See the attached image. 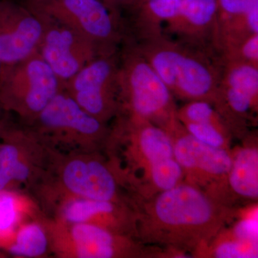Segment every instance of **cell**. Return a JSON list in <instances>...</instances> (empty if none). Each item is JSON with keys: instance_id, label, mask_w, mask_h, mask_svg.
Instances as JSON below:
<instances>
[{"instance_id": "1", "label": "cell", "mask_w": 258, "mask_h": 258, "mask_svg": "<svg viewBox=\"0 0 258 258\" xmlns=\"http://www.w3.org/2000/svg\"><path fill=\"white\" fill-rule=\"evenodd\" d=\"M173 96L205 101L219 98L222 64L219 56L176 41L161 33L128 38Z\"/></svg>"}, {"instance_id": "2", "label": "cell", "mask_w": 258, "mask_h": 258, "mask_svg": "<svg viewBox=\"0 0 258 258\" xmlns=\"http://www.w3.org/2000/svg\"><path fill=\"white\" fill-rule=\"evenodd\" d=\"M222 221L223 212L208 195L179 183L158 195L144 222L152 239L194 246L216 233Z\"/></svg>"}, {"instance_id": "3", "label": "cell", "mask_w": 258, "mask_h": 258, "mask_svg": "<svg viewBox=\"0 0 258 258\" xmlns=\"http://www.w3.org/2000/svg\"><path fill=\"white\" fill-rule=\"evenodd\" d=\"M121 174L99 152H61L50 149L45 174L32 188L38 205L61 196L124 202Z\"/></svg>"}, {"instance_id": "4", "label": "cell", "mask_w": 258, "mask_h": 258, "mask_svg": "<svg viewBox=\"0 0 258 258\" xmlns=\"http://www.w3.org/2000/svg\"><path fill=\"white\" fill-rule=\"evenodd\" d=\"M124 43L119 53L118 115L167 128L178 119L174 96L133 44L128 40Z\"/></svg>"}, {"instance_id": "5", "label": "cell", "mask_w": 258, "mask_h": 258, "mask_svg": "<svg viewBox=\"0 0 258 258\" xmlns=\"http://www.w3.org/2000/svg\"><path fill=\"white\" fill-rule=\"evenodd\" d=\"M25 125L47 147L61 152H99L112 136L106 123L84 111L63 89Z\"/></svg>"}, {"instance_id": "6", "label": "cell", "mask_w": 258, "mask_h": 258, "mask_svg": "<svg viewBox=\"0 0 258 258\" xmlns=\"http://www.w3.org/2000/svg\"><path fill=\"white\" fill-rule=\"evenodd\" d=\"M62 89V83L37 50L18 62L2 66L0 106L24 125L31 123Z\"/></svg>"}, {"instance_id": "7", "label": "cell", "mask_w": 258, "mask_h": 258, "mask_svg": "<svg viewBox=\"0 0 258 258\" xmlns=\"http://www.w3.org/2000/svg\"><path fill=\"white\" fill-rule=\"evenodd\" d=\"M27 5L76 30L103 53L117 52L127 37L120 12L99 0H38Z\"/></svg>"}, {"instance_id": "8", "label": "cell", "mask_w": 258, "mask_h": 258, "mask_svg": "<svg viewBox=\"0 0 258 258\" xmlns=\"http://www.w3.org/2000/svg\"><path fill=\"white\" fill-rule=\"evenodd\" d=\"M44 222L50 240V253L60 258L134 257L138 248L130 236L101 226L66 223L47 217Z\"/></svg>"}, {"instance_id": "9", "label": "cell", "mask_w": 258, "mask_h": 258, "mask_svg": "<svg viewBox=\"0 0 258 258\" xmlns=\"http://www.w3.org/2000/svg\"><path fill=\"white\" fill-rule=\"evenodd\" d=\"M119 52L101 54L62 85L84 111L106 123L120 111Z\"/></svg>"}, {"instance_id": "10", "label": "cell", "mask_w": 258, "mask_h": 258, "mask_svg": "<svg viewBox=\"0 0 258 258\" xmlns=\"http://www.w3.org/2000/svg\"><path fill=\"white\" fill-rule=\"evenodd\" d=\"M47 147L26 125H8L0 137V191L32 189L48 163Z\"/></svg>"}, {"instance_id": "11", "label": "cell", "mask_w": 258, "mask_h": 258, "mask_svg": "<svg viewBox=\"0 0 258 258\" xmlns=\"http://www.w3.org/2000/svg\"><path fill=\"white\" fill-rule=\"evenodd\" d=\"M35 12L42 22V35L37 51L62 85L97 56L105 54L76 30Z\"/></svg>"}, {"instance_id": "12", "label": "cell", "mask_w": 258, "mask_h": 258, "mask_svg": "<svg viewBox=\"0 0 258 258\" xmlns=\"http://www.w3.org/2000/svg\"><path fill=\"white\" fill-rule=\"evenodd\" d=\"M40 207L46 216L66 223L101 226L128 236L135 228L134 214L124 202L61 196L47 200Z\"/></svg>"}, {"instance_id": "13", "label": "cell", "mask_w": 258, "mask_h": 258, "mask_svg": "<svg viewBox=\"0 0 258 258\" xmlns=\"http://www.w3.org/2000/svg\"><path fill=\"white\" fill-rule=\"evenodd\" d=\"M217 0H175L159 33L176 41L217 54Z\"/></svg>"}, {"instance_id": "14", "label": "cell", "mask_w": 258, "mask_h": 258, "mask_svg": "<svg viewBox=\"0 0 258 258\" xmlns=\"http://www.w3.org/2000/svg\"><path fill=\"white\" fill-rule=\"evenodd\" d=\"M42 32L40 15L28 5L0 0V62L10 66L37 50Z\"/></svg>"}, {"instance_id": "15", "label": "cell", "mask_w": 258, "mask_h": 258, "mask_svg": "<svg viewBox=\"0 0 258 258\" xmlns=\"http://www.w3.org/2000/svg\"><path fill=\"white\" fill-rule=\"evenodd\" d=\"M166 132L176 135L173 139L174 157L184 170L205 179L220 180L227 177L232 164V158L222 148L203 143L181 128L179 119Z\"/></svg>"}, {"instance_id": "16", "label": "cell", "mask_w": 258, "mask_h": 258, "mask_svg": "<svg viewBox=\"0 0 258 258\" xmlns=\"http://www.w3.org/2000/svg\"><path fill=\"white\" fill-rule=\"evenodd\" d=\"M217 53L258 33V0H217Z\"/></svg>"}, {"instance_id": "17", "label": "cell", "mask_w": 258, "mask_h": 258, "mask_svg": "<svg viewBox=\"0 0 258 258\" xmlns=\"http://www.w3.org/2000/svg\"><path fill=\"white\" fill-rule=\"evenodd\" d=\"M42 212L36 201L18 190L0 191V249L4 250L20 226Z\"/></svg>"}, {"instance_id": "18", "label": "cell", "mask_w": 258, "mask_h": 258, "mask_svg": "<svg viewBox=\"0 0 258 258\" xmlns=\"http://www.w3.org/2000/svg\"><path fill=\"white\" fill-rule=\"evenodd\" d=\"M4 250L18 257H43L50 253L43 212L22 224Z\"/></svg>"}, {"instance_id": "19", "label": "cell", "mask_w": 258, "mask_h": 258, "mask_svg": "<svg viewBox=\"0 0 258 258\" xmlns=\"http://www.w3.org/2000/svg\"><path fill=\"white\" fill-rule=\"evenodd\" d=\"M229 184L233 192L242 198H258V152L257 148L241 149L232 158L228 175Z\"/></svg>"}, {"instance_id": "20", "label": "cell", "mask_w": 258, "mask_h": 258, "mask_svg": "<svg viewBox=\"0 0 258 258\" xmlns=\"http://www.w3.org/2000/svg\"><path fill=\"white\" fill-rule=\"evenodd\" d=\"M152 182L161 191L172 189L179 184L184 169L174 157L161 159L148 166Z\"/></svg>"}, {"instance_id": "21", "label": "cell", "mask_w": 258, "mask_h": 258, "mask_svg": "<svg viewBox=\"0 0 258 258\" xmlns=\"http://www.w3.org/2000/svg\"><path fill=\"white\" fill-rule=\"evenodd\" d=\"M177 118L181 123H214L227 125L215 106L205 101L188 102L177 111Z\"/></svg>"}, {"instance_id": "22", "label": "cell", "mask_w": 258, "mask_h": 258, "mask_svg": "<svg viewBox=\"0 0 258 258\" xmlns=\"http://www.w3.org/2000/svg\"><path fill=\"white\" fill-rule=\"evenodd\" d=\"M188 133L203 143L225 149L227 125L214 123H181Z\"/></svg>"}, {"instance_id": "23", "label": "cell", "mask_w": 258, "mask_h": 258, "mask_svg": "<svg viewBox=\"0 0 258 258\" xmlns=\"http://www.w3.org/2000/svg\"><path fill=\"white\" fill-rule=\"evenodd\" d=\"M257 255V244L233 238L222 241L214 249L218 258H249Z\"/></svg>"}, {"instance_id": "24", "label": "cell", "mask_w": 258, "mask_h": 258, "mask_svg": "<svg viewBox=\"0 0 258 258\" xmlns=\"http://www.w3.org/2000/svg\"><path fill=\"white\" fill-rule=\"evenodd\" d=\"M234 236L237 240L257 244V215L247 216L240 220L234 227Z\"/></svg>"}, {"instance_id": "25", "label": "cell", "mask_w": 258, "mask_h": 258, "mask_svg": "<svg viewBox=\"0 0 258 258\" xmlns=\"http://www.w3.org/2000/svg\"><path fill=\"white\" fill-rule=\"evenodd\" d=\"M111 9L118 10H125L129 13L137 8L142 0H99Z\"/></svg>"}, {"instance_id": "26", "label": "cell", "mask_w": 258, "mask_h": 258, "mask_svg": "<svg viewBox=\"0 0 258 258\" xmlns=\"http://www.w3.org/2000/svg\"><path fill=\"white\" fill-rule=\"evenodd\" d=\"M3 111V108L0 106V113H1V112ZM8 124H7V123H5L4 120L0 118V137H1L2 134H3V132H4V131L5 130V128H6V127L8 126Z\"/></svg>"}, {"instance_id": "27", "label": "cell", "mask_w": 258, "mask_h": 258, "mask_svg": "<svg viewBox=\"0 0 258 258\" xmlns=\"http://www.w3.org/2000/svg\"><path fill=\"white\" fill-rule=\"evenodd\" d=\"M1 69H2V63H1V62H0V72H1Z\"/></svg>"}, {"instance_id": "28", "label": "cell", "mask_w": 258, "mask_h": 258, "mask_svg": "<svg viewBox=\"0 0 258 258\" xmlns=\"http://www.w3.org/2000/svg\"><path fill=\"white\" fill-rule=\"evenodd\" d=\"M28 1H38V0H28Z\"/></svg>"}]
</instances>
